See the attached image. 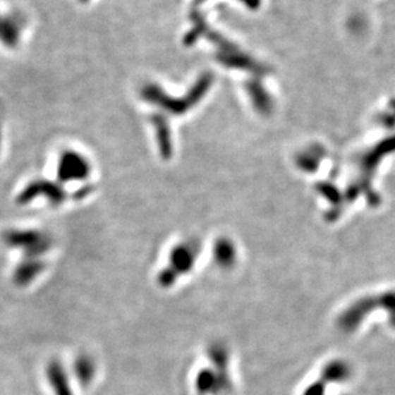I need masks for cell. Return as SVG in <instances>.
<instances>
[{"instance_id": "1", "label": "cell", "mask_w": 395, "mask_h": 395, "mask_svg": "<svg viewBox=\"0 0 395 395\" xmlns=\"http://www.w3.org/2000/svg\"><path fill=\"white\" fill-rule=\"evenodd\" d=\"M21 26L13 17H6L0 14V42L9 48H14L20 40Z\"/></svg>"}, {"instance_id": "2", "label": "cell", "mask_w": 395, "mask_h": 395, "mask_svg": "<svg viewBox=\"0 0 395 395\" xmlns=\"http://www.w3.org/2000/svg\"><path fill=\"white\" fill-rule=\"evenodd\" d=\"M172 261L176 263L177 271L180 268H189L193 263V255L188 247H177L172 255Z\"/></svg>"}]
</instances>
